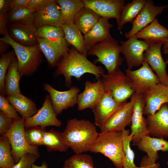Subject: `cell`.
<instances>
[{"label": "cell", "mask_w": 168, "mask_h": 168, "mask_svg": "<svg viewBox=\"0 0 168 168\" xmlns=\"http://www.w3.org/2000/svg\"><path fill=\"white\" fill-rule=\"evenodd\" d=\"M105 71L102 67L96 65L71 46L57 66L55 76L63 75L66 86L70 87L72 77L79 80L83 75L89 73L94 75L98 79Z\"/></svg>", "instance_id": "obj_1"}, {"label": "cell", "mask_w": 168, "mask_h": 168, "mask_svg": "<svg viewBox=\"0 0 168 168\" xmlns=\"http://www.w3.org/2000/svg\"><path fill=\"white\" fill-rule=\"evenodd\" d=\"M61 133L66 144L76 154L89 151L100 134L95 124L84 119L76 118L68 121Z\"/></svg>", "instance_id": "obj_2"}, {"label": "cell", "mask_w": 168, "mask_h": 168, "mask_svg": "<svg viewBox=\"0 0 168 168\" xmlns=\"http://www.w3.org/2000/svg\"><path fill=\"white\" fill-rule=\"evenodd\" d=\"M0 40L8 44L15 51L21 77L31 75L37 70L43 59V54L38 44L30 47L21 45L12 40L8 33L0 38Z\"/></svg>", "instance_id": "obj_3"}, {"label": "cell", "mask_w": 168, "mask_h": 168, "mask_svg": "<svg viewBox=\"0 0 168 168\" xmlns=\"http://www.w3.org/2000/svg\"><path fill=\"white\" fill-rule=\"evenodd\" d=\"M89 151L101 153L109 158L116 168H123L125 154L121 132L100 133Z\"/></svg>", "instance_id": "obj_4"}, {"label": "cell", "mask_w": 168, "mask_h": 168, "mask_svg": "<svg viewBox=\"0 0 168 168\" xmlns=\"http://www.w3.org/2000/svg\"><path fill=\"white\" fill-rule=\"evenodd\" d=\"M120 46L112 37L93 46L88 52V54L95 56L96 63L100 62L106 69L108 74H111L119 69L123 62L120 56Z\"/></svg>", "instance_id": "obj_5"}, {"label": "cell", "mask_w": 168, "mask_h": 168, "mask_svg": "<svg viewBox=\"0 0 168 168\" xmlns=\"http://www.w3.org/2000/svg\"><path fill=\"white\" fill-rule=\"evenodd\" d=\"M25 119L20 116L15 119L10 129L3 135L8 139L11 146V152L15 164L26 153L40 156L38 146L30 145L26 139L25 131Z\"/></svg>", "instance_id": "obj_6"}, {"label": "cell", "mask_w": 168, "mask_h": 168, "mask_svg": "<svg viewBox=\"0 0 168 168\" xmlns=\"http://www.w3.org/2000/svg\"><path fill=\"white\" fill-rule=\"evenodd\" d=\"M101 77L105 91H110L114 99L118 102H126L135 92L126 74L119 69L111 74L104 73Z\"/></svg>", "instance_id": "obj_7"}, {"label": "cell", "mask_w": 168, "mask_h": 168, "mask_svg": "<svg viewBox=\"0 0 168 168\" xmlns=\"http://www.w3.org/2000/svg\"><path fill=\"white\" fill-rule=\"evenodd\" d=\"M125 74L131 87L138 93L143 94L155 85L160 83L156 75L145 62L138 69H127Z\"/></svg>", "instance_id": "obj_8"}, {"label": "cell", "mask_w": 168, "mask_h": 168, "mask_svg": "<svg viewBox=\"0 0 168 168\" xmlns=\"http://www.w3.org/2000/svg\"><path fill=\"white\" fill-rule=\"evenodd\" d=\"M120 51L125 58L128 69L142 65L144 62V54L151 45L145 40H140L134 37L125 41H121Z\"/></svg>", "instance_id": "obj_9"}, {"label": "cell", "mask_w": 168, "mask_h": 168, "mask_svg": "<svg viewBox=\"0 0 168 168\" xmlns=\"http://www.w3.org/2000/svg\"><path fill=\"white\" fill-rule=\"evenodd\" d=\"M131 99L133 101V106L130 134L133 136L132 141L135 145L143 137L149 133L146 119L143 116L145 101L143 94L134 92Z\"/></svg>", "instance_id": "obj_10"}, {"label": "cell", "mask_w": 168, "mask_h": 168, "mask_svg": "<svg viewBox=\"0 0 168 168\" xmlns=\"http://www.w3.org/2000/svg\"><path fill=\"white\" fill-rule=\"evenodd\" d=\"M53 106L49 95H46L41 107L32 116L25 119V128L40 126L43 127L50 126L61 127L62 122L57 118Z\"/></svg>", "instance_id": "obj_11"}, {"label": "cell", "mask_w": 168, "mask_h": 168, "mask_svg": "<svg viewBox=\"0 0 168 168\" xmlns=\"http://www.w3.org/2000/svg\"><path fill=\"white\" fill-rule=\"evenodd\" d=\"M125 103L116 101L111 92L106 91L99 102L91 109L94 116L95 124L100 129L102 128L110 117Z\"/></svg>", "instance_id": "obj_12"}, {"label": "cell", "mask_w": 168, "mask_h": 168, "mask_svg": "<svg viewBox=\"0 0 168 168\" xmlns=\"http://www.w3.org/2000/svg\"><path fill=\"white\" fill-rule=\"evenodd\" d=\"M85 7L92 10L100 17L115 19L118 26L125 0H82Z\"/></svg>", "instance_id": "obj_13"}, {"label": "cell", "mask_w": 168, "mask_h": 168, "mask_svg": "<svg viewBox=\"0 0 168 168\" xmlns=\"http://www.w3.org/2000/svg\"><path fill=\"white\" fill-rule=\"evenodd\" d=\"M44 89L50 95L53 109L58 116L62 111L73 107L77 104L79 89L76 86L64 91H58L48 84L43 85Z\"/></svg>", "instance_id": "obj_14"}, {"label": "cell", "mask_w": 168, "mask_h": 168, "mask_svg": "<svg viewBox=\"0 0 168 168\" xmlns=\"http://www.w3.org/2000/svg\"><path fill=\"white\" fill-rule=\"evenodd\" d=\"M168 7L167 5L156 6L152 1L146 0V2L135 19L131 22V30L125 33V37L129 39L152 22L156 16Z\"/></svg>", "instance_id": "obj_15"}, {"label": "cell", "mask_w": 168, "mask_h": 168, "mask_svg": "<svg viewBox=\"0 0 168 168\" xmlns=\"http://www.w3.org/2000/svg\"><path fill=\"white\" fill-rule=\"evenodd\" d=\"M133 106V101L131 99L110 117L100 129V133L122 132L125 129L127 126L131 124Z\"/></svg>", "instance_id": "obj_16"}, {"label": "cell", "mask_w": 168, "mask_h": 168, "mask_svg": "<svg viewBox=\"0 0 168 168\" xmlns=\"http://www.w3.org/2000/svg\"><path fill=\"white\" fill-rule=\"evenodd\" d=\"M163 44L151 45L144 54V62L147 63L158 78L161 84L168 86L166 64L162 58L161 49Z\"/></svg>", "instance_id": "obj_17"}, {"label": "cell", "mask_w": 168, "mask_h": 168, "mask_svg": "<svg viewBox=\"0 0 168 168\" xmlns=\"http://www.w3.org/2000/svg\"><path fill=\"white\" fill-rule=\"evenodd\" d=\"M85 85L83 91L78 96L77 104L80 111L88 108L91 109L99 102L106 91L100 78L96 82L86 81Z\"/></svg>", "instance_id": "obj_18"}, {"label": "cell", "mask_w": 168, "mask_h": 168, "mask_svg": "<svg viewBox=\"0 0 168 168\" xmlns=\"http://www.w3.org/2000/svg\"><path fill=\"white\" fill-rule=\"evenodd\" d=\"M8 34L17 43L26 46L37 44V27L33 24L14 23L7 26Z\"/></svg>", "instance_id": "obj_19"}, {"label": "cell", "mask_w": 168, "mask_h": 168, "mask_svg": "<svg viewBox=\"0 0 168 168\" xmlns=\"http://www.w3.org/2000/svg\"><path fill=\"white\" fill-rule=\"evenodd\" d=\"M143 95L145 101L144 115H153L163 105L168 103V86L156 84Z\"/></svg>", "instance_id": "obj_20"}, {"label": "cell", "mask_w": 168, "mask_h": 168, "mask_svg": "<svg viewBox=\"0 0 168 168\" xmlns=\"http://www.w3.org/2000/svg\"><path fill=\"white\" fill-rule=\"evenodd\" d=\"M33 24L37 27L44 25L62 27L64 23L56 0H50L42 8L35 12Z\"/></svg>", "instance_id": "obj_21"}, {"label": "cell", "mask_w": 168, "mask_h": 168, "mask_svg": "<svg viewBox=\"0 0 168 168\" xmlns=\"http://www.w3.org/2000/svg\"><path fill=\"white\" fill-rule=\"evenodd\" d=\"M147 128L152 137L163 139L168 138V107L163 105L153 115H147Z\"/></svg>", "instance_id": "obj_22"}, {"label": "cell", "mask_w": 168, "mask_h": 168, "mask_svg": "<svg viewBox=\"0 0 168 168\" xmlns=\"http://www.w3.org/2000/svg\"><path fill=\"white\" fill-rule=\"evenodd\" d=\"M113 26L108 20L100 17L97 23L84 35L86 48L88 51L94 45L112 37L110 29Z\"/></svg>", "instance_id": "obj_23"}, {"label": "cell", "mask_w": 168, "mask_h": 168, "mask_svg": "<svg viewBox=\"0 0 168 168\" xmlns=\"http://www.w3.org/2000/svg\"><path fill=\"white\" fill-rule=\"evenodd\" d=\"M137 39H142L151 45L163 44L168 39V29L161 25L157 18L134 36Z\"/></svg>", "instance_id": "obj_24"}, {"label": "cell", "mask_w": 168, "mask_h": 168, "mask_svg": "<svg viewBox=\"0 0 168 168\" xmlns=\"http://www.w3.org/2000/svg\"><path fill=\"white\" fill-rule=\"evenodd\" d=\"M135 145L145 153L147 157L154 162L158 160V152H168V141L162 138L151 137L149 135L143 137Z\"/></svg>", "instance_id": "obj_25"}, {"label": "cell", "mask_w": 168, "mask_h": 168, "mask_svg": "<svg viewBox=\"0 0 168 168\" xmlns=\"http://www.w3.org/2000/svg\"><path fill=\"white\" fill-rule=\"evenodd\" d=\"M6 98L17 113L25 119L34 115L38 110L35 103L21 93L7 96Z\"/></svg>", "instance_id": "obj_26"}, {"label": "cell", "mask_w": 168, "mask_h": 168, "mask_svg": "<svg viewBox=\"0 0 168 168\" xmlns=\"http://www.w3.org/2000/svg\"><path fill=\"white\" fill-rule=\"evenodd\" d=\"M37 37L45 38L54 43L61 49L67 52L70 45L66 41L62 27L44 25L37 27Z\"/></svg>", "instance_id": "obj_27"}, {"label": "cell", "mask_w": 168, "mask_h": 168, "mask_svg": "<svg viewBox=\"0 0 168 168\" xmlns=\"http://www.w3.org/2000/svg\"><path fill=\"white\" fill-rule=\"evenodd\" d=\"M39 47L51 67L57 66L66 52L54 43L44 38L37 37Z\"/></svg>", "instance_id": "obj_28"}, {"label": "cell", "mask_w": 168, "mask_h": 168, "mask_svg": "<svg viewBox=\"0 0 168 168\" xmlns=\"http://www.w3.org/2000/svg\"><path fill=\"white\" fill-rule=\"evenodd\" d=\"M100 17L90 8L84 7L76 15L74 24L84 35L95 26Z\"/></svg>", "instance_id": "obj_29"}, {"label": "cell", "mask_w": 168, "mask_h": 168, "mask_svg": "<svg viewBox=\"0 0 168 168\" xmlns=\"http://www.w3.org/2000/svg\"><path fill=\"white\" fill-rule=\"evenodd\" d=\"M62 27L67 43L75 48L80 53L87 57L88 51L86 47L84 36L74 24H63Z\"/></svg>", "instance_id": "obj_30"}, {"label": "cell", "mask_w": 168, "mask_h": 168, "mask_svg": "<svg viewBox=\"0 0 168 168\" xmlns=\"http://www.w3.org/2000/svg\"><path fill=\"white\" fill-rule=\"evenodd\" d=\"M64 24L74 23L76 14L85 7L82 0H57Z\"/></svg>", "instance_id": "obj_31"}, {"label": "cell", "mask_w": 168, "mask_h": 168, "mask_svg": "<svg viewBox=\"0 0 168 168\" xmlns=\"http://www.w3.org/2000/svg\"><path fill=\"white\" fill-rule=\"evenodd\" d=\"M21 77L16 57L9 67L6 75L4 86L5 95L8 96L21 93L19 82Z\"/></svg>", "instance_id": "obj_32"}, {"label": "cell", "mask_w": 168, "mask_h": 168, "mask_svg": "<svg viewBox=\"0 0 168 168\" xmlns=\"http://www.w3.org/2000/svg\"><path fill=\"white\" fill-rule=\"evenodd\" d=\"M146 2V0H133L124 6L120 16L118 29L121 33L124 25L128 22H131L136 17Z\"/></svg>", "instance_id": "obj_33"}, {"label": "cell", "mask_w": 168, "mask_h": 168, "mask_svg": "<svg viewBox=\"0 0 168 168\" xmlns=\"http://www.w3.org/2000/svg\"><path fill=\"white\" fill-rule=\"evenodd\" d=\"M43 145L49 151H66L69 148L64 142L61 133L51 129L45 131L43 138Z\"/></svg>", "instance_id": "obj_34"}, {"label": "cell", "mask_w": 168, "mask_h": 168, "mask_svg": "<svg viewBox=\"0 0 168 168\" xmlns=\"http://www.w3.org/2000/svg\"><path fill=\"white\" fill-rule=\"evenodd\" d=\"M35 13L30 12L27 8L11 9L6 14L7 24L14 23L33 24Z\"/></svg>", "instance_id": "obj_35"}, {"label": "cell", "mask_w": 168, "mask_h": 168, "mask_svg": "<svg viewBox=\"0 0 168 168\" xmlns=\"http://www.w3.org/2000/svg\"><path fill=\"white\" fill-rule=\"evenodd\" d=\"M125 156L123 161V168H138L134 163L135 154L130 146L133 136L129 130L125 129L121 132Z\"/></svg>", "instance_id": "obj_36"}, {"label": "cell", "mask_w": 168, "mask_h": 168, "mask_svg": "<svg viewBox=\"0 0 168 168\" xmlns=\"http://www.w3.org/2000/svg\"><path fill=\"white\" fill-rule=\"evenodd\" d=\"M15 164L11 152V146L8 138L0 137V168H12Z\"/></svg>", "instance_id": "obj_37"}, {"label": "cell", "mask_w": 168, "mask_h": 168, "mask_svg": "<svg viewBox=\"0 0 168 168\" xmlns=\"http://www.w3.org/2000/svg\"><path fill=\"white\" fill-rule=\"evenodd\" d=\"M63 168H95L91 156L88 154H75L66 160Z\"/></svg>", "instance_id": "obj_38"}, {"label": "cell", "mask_w": 168, "mask_h": 168, "mask_svg": "<svg viewBox=\"0 0 168 168\" xmlns=\"http://www.w3.org/2000/svg\"><path fill=\"white\" fill-rule=\"evenodd\" d=\"M16 58L15 51L12 50L2 54L0 58V95L5 96V78L10 65Z\"/></svg>", "instance_id": "obj_39"}, {"label": "cell", "mask_w": 168, "mask_h": 168, "mask_svg": "<svg viewBox=\"0 0 168 168\" xmlns=\"http://www.w3.org/2000/svg\"><path fill=\"white\" fill-rule=\"evenodd\" d=\"M46 128L38 126L25 128V136L28 143L33 146L43 145V136Z\"/></svg>", "instance_id": "obj_40"}, {"label": "cell", "mask_w": 168, "mask_h": 168, "mask_svg": "<svg viewBox=\"0 0 168 168\" xmlns=\"http://www.w3.org/2000/svg\"><path fill=\"white\" fill-rule=\"evenodd\" d=\"M0 111L7 116L16 119L19 118L18 113L4 96L0 95Z\"/></svg>", "instance_id": "obj_41"}, {"label": "cell", "mask_w": 168, "mask_h": 168, "mask_svg": "<svg viewBox=\"0 0 168 168\" xmlns=\"http://www.w3.org/2000/svg\"><path fill=\"white\" fill-rule=\"evenodd\" d=\"M39 157L31 153L23 156L12 168H31Z\"/></svg>", "instance_id": "obj_42"}, {"label": "cell", "mask_w": 168, "mask_h": 168, "mask_svg": "<svg viewBox=\"0 0 168 168\" xmlns=\"http://www.w3.org/2000/svg\"><path fill=\"white\" fill-rule=\"evenodd\" d=\"M15 119L7 116L0 111V135H2L7 132L11 128Z\"/></svg>", "instance_id": "obj_43"}, {"label": "cell", "mask_w": 168, "mask_h": 168, "mask_svg": "<svg viewBox=\"0 0 168 168\" xmlns=\"http://www.w3.org/2000/svg\"><path fill=\"white\" fill-rule=\"evenodd\" d=\"M50 0H30L28 8L31 12L35 13L45 5Z\"/></svg>", "instance_id": "obj_44"}, {"label": "cell", "mask_w": 168, "mask_h": 168, "mask_svg": "<svg viewBox=\"0 0 168 168\" xmlns=\"http://www.w3.org/2000/svg\"><path fill=\"white\" fill-rule=\"evenodd\" d=\"M159 163L153 161L147 156H145L142 158L140 166L138 168H159Z\"/></svg>", "instance_id": "obj_45"}, {"label": "cell", "mask_w": 168, "mask_h": 168, "mask_svg": "<svg viewBox=\"0 0 168 168\" xmlns=\"http://www.w3.org/2000/svg\"><path fill=\"white\" fill-rule=\"evenodd\" d=\"M30 0H10L11 9L28 8Z\"/></svg>", "instance_id": "obj_46"}, {"label": "cell", "mask_w": 168, "mask_h": 168, "mask_svg": "<svg viewBox=\"0 0 168 168\" xmlns=\"http://www.w3.org/2000/svg\"><path fill=\"white\" fill-rule=\"evenodd\" d=\"M7 22L6 20V14L0 15V34L3 35L8 33L7 26Z\"/></svg>", "instance_id": "obj_47"}, {"label": "cell", "mask_w": 168, "mask_h": 168, "mask_svg": "<svg viewBox=\"0 0 168 168\" xmlns=\"http://www.w3.org/2000/svg\"><path fill=\"white\" fill-rule=\"evenodd\" d=\"M9 1L10 0H0V15L6 14L11 9Z\"/></svg>", "instance_id": "obj_48"}, {"label": "cell", "mask_w": 168, "mask_h": 168, "mask_svg": "<svg viewBox=\"0 0 168 168\" xmlns=\"http://www.w3.org/2000/svg\"><path fill=\"white\" fill-rule=\"evenodd\" d=\"M9 46L8 44L6 42L0 40V54L2 55L7 50Z\"/></svg>", "instance_id": "obj_49"}, {"label": "cell", "mask_w": 168, "mask_h": 168, "mask_svg": "<svg viewBox=\"0 0 168 168\" xmlns=\"http://www.w3.org/2000/svg\"><path fill=\"white\" fill-rule=\"evenodd\" d=\"M163 53L166 55L168 54V39L162 45Z\"/></svg>", "instance_id": "obj_50"}, {"label": "cell", "mask_w": 168, "mask_h": 168, "mask_svg": "<svg viewBox=\"0 0 168 168\" xmlns=\"http://www.w3.org/2000/svg\"><path fill=\"white\" fill-rule=\"evenodd\" d=\"M31 168H48V166L46 162H43L41 165L40 166L35 165L34 164Z\"/></svg>", "instance_id": "obj_51"}, {"label": "cell", "mask_w": 168, "mask_h": 168, "mask_svg": "<svg viewBox=\"0 0 168 168\" xmlns=\"http://www.w3.org/2000/svg\"><path fill=\"white\" fill-rule=\"evenodd\" d=\"M165 62L166 64H168V57H167V59L166 61H165Z\"/></svg>", "instance_id": "obj_52"}, {"label": "cell", "mask_w": 168, "mask_h": 168, "mask_svg": "<svg viewBox=\"0 0 168 168\" xmlns=\"http://www.w3.org/2000/svg\"><path fill=\"white\" fill-rule=\"evenodd\" d=\"M167 105L168 107V103L167 104Z\"/></svg>", "instance_id": "obj_53"}]
</instances>
